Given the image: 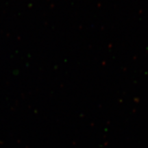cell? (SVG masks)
Here are the masks:
<instances>
[]
</instances>
